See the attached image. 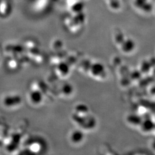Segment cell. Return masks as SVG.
Segmentation results:
<instances>
[{"label":"cell","instance_id":"obj_1","mask_svg":"<svg viewBox=\"0 0 155 155\" xmlns=\"http://www.w3.org/2000/svg\"><path fill=\"white\" fill-rule=\"evenodd\" d=\"M139 127L143 133H151L155 129V123L151 118H145L143 119Z\"/></svg>","mask_w":155,"mask_h":155},{"label":"cell","instance_id":"obj_3","mask_svg":"<svg viewBox=\"0 0 155 155\" xmlns=\"http://www.w3.org/2000/svg\"><path fill=\"white\" fill-rule=\"evenodd\" d=\"M136 48V44L133 40L127 39L122 42L121 45V49L122 52L126 54H130L133 53Z\"/></svg>","mask_w":155,"mask_h":155},{"label":"cell","instance_id":"obj_5","mask_svg":"<svg viewBox=\"0 0 155 155\" xmlns=\"http://www.w3.org/2000/svg\"><path fill=\"white\" fill-rule=\"evenodd\" d=\"M143 120V118L138 114H132L127 117V121L130 125L134 127H139Z\"/></svg>","mask_w":155,"mask_h":155},{"label":"cell","instance_id":"obj_6","mask_svg":"<svg viewBox=\"0 0 155 155\" xmlns=\"http://www.w3.org/2000/svg\"><path fill=\"white\" fill-rule=\"evenodd\" d=\"M152 70V67L150 63L149 60L143 61L140 66V71L143 74H147Z\"/></svg>","mask_w":155,"mask_h":155},{"label":"cell","instance_id":"obj_4","mask_svg":"<svg viewBox=\"0 0 155 155\" xmlns=\"http://www.w3.org/2000/svg\"><path fill=\"white\" fill-rule=\"evenodd\" d=\"M84 139V134L79 130H74L70 134V140L73 144H80Z\"/></svg>","mask_w":155,"mask_h":155},{"label":"cell","instance_id":"obj_7","mask_svg":"<svg viewBox=\"0 0 155 155\" xmlns=\"http://www.w3.org/2000/svg\"><path fill=\"white\" fill-rule=\"evenodd\" d=\"M2 145V141L0 140V147H1V145Z\"/></svg>","mask_w":155,"mask_h":155},{"label":"cell","instance_id":"obj_2","mask_svg":"<svg viewBox=\"0 0 155 155\" xmlns=\"http://www.w3.org/2000/svg\"><path fill=\"white\" fill-rule=\"evenodd\" d=\"M21 102V98L18 95H8L3 100V104L8 107H11L16 106Z\"/></svg>","mask_w":155,"mask_h":155}]
</instances>
